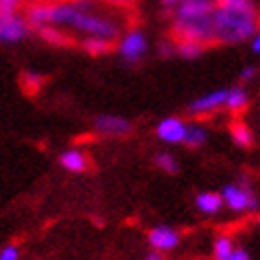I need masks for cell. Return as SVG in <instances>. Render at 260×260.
<instances>
[{"instance_id":"cell-19","label":"cell","mask_w":260,"mask_h":260,"mask_svg":"<svg viewBox=\"0 0 260 260\" xmlns=\"http://www.w3.org/2000/svg\"><path fill=\"white\" fill-rule=\"evenodd\" d=\"M235 241H233L229 235H218L214 241V260H229L233 254H235Z\"/></svg>"},{"instance_id":"cell-4","label":"cell","mask_w":260,"mask_h":260,"mask_svg":"<svg viewBox=\"0 0 260 260\" xmlns=\"http://www.w3.org/2000/svg\"><path fill=\"white\" fill-rule=\"evenodd\" d=\"M224 199V207L233 214H254L260 207V199L248 178H239L237 182H229L220 190Z\"/></svg>"},{"instance_id":"cell-15","label":"cell","mask_w":260,"mask_h":260,"mask_svg":"<svg viewBox=\"0 0 260 260\" xmlns=\"http://www.w3.org/2000/svg\"><path fill=\"white\" fill-rule=\"evenodd\" d=\"M152 163L157 170H161L163 174L167 176H176L180 172V163H178V157L174 152H167V150H161L152 157Z\"/></svg>"},{"instance_id":"cell-27","label":"cell","mask_w":260,"mask_h":260,"mask_svg":"<svg viewBox=\"0 0 260 260\" xmlns=\"http://www.w3.org/2000/svg\"><path fill=\"white\" fill-rule=\"evenodd\" d=\"M229 260H252V258H250V254H248V250H245V248H237L235 254H233Z\"/></svg>"},{"instance_id":"cell-14","label":"cell","mask_w":260,"mask_h":260,"mask_svg":"<svg viewBox=\"0 0 260 260\" xmlns=\"http://www.w3.org/2000/svg\"><path fill=\"white\" fill-rule=\"evenodd\" d=\"M250 104V95L248 91H245L243 85H235V87H229V95H226V110L231 112H241L248 108Z\"/></svg>"},{"instance_id":"cell-6","label":"cell","mask_w":260,"mask_h":260,"mask_svg":"<svg viewBox=\"0 0 260 260\" xmlns=\"http://www.w3.org/2000/svg\"><path fill=\"white\" fill-rule=\"evenodd\" d=\"M32 25L25 15L13 13V15H0V45H19L30 36Z\"/></svg>"},{"instance_id":"cell-7","label":"cell","mask_w":260,"mask_h":260,"mask_svg":"<svg viewBox=\"0 0 260 260\" xmlns=\"http://www.w3.org/2000/svg\"><path fill=\"white\" fill-rule=\"evenodd\" d=\"M93 129L104 138H127L134 132V123L121 114H95Z\"/></svg>"},{"instance_id":"cell-16","label":"cell","mask_w":260,"mask_h":260,"mask_svg":"<svg viewBox=\"0 0 260 260\" xmlns=\"http://www.w3.org/2000/svg\"><path fill=\"white\" fill-rule=\"evenodd\" d=\"M231 138H233V142H235V146H239V148H250L254 144L252 129L241 121H235L231 125Z\"/></svg>"},{"instance_id":"cell-29","label":"cell","mask_w":260,"mask_h":260,"mask_svg":"<svg viewBox=\"0 0 260 260\" xmlns=\"http://www.w3.org/2000/svg\"><path fill=\"white\" fill-rule=\"evenodd\" d=\"M159 3H161V5L165 7V9H170V11H174V9H176V7H178V5L182 3V0H159Z\"/></svg>"},{"instance_id":"cell-17","label":"cell","mask_w":260,"mask_h":260,"mask_svg":"<svg viewBox=\"0 0 260 260\" xmlns=\"http://www.w3.org/2000/svg\"><path fill=\"white\" fill-rule=\"evenodd\" d=\"M205 53V45L201 43H192V41H178L176 43V55L182 59H199Z\"/></svg>"},{"instance_id":"cell-13","label":"cell","mask_w":260,"mask_h":260,"mask_svg":"<svg viewBox=\"0 0 260 260\" xmlns=\"http://www.w3.org/2000/svg\"><path fill=\"white\" fill-rule=\"evenodd\" d=\"M210 140V129H207L203 123H188L186 127V138H184V144L186 148H201L207 144Z\"/></svg>"},{"instance_id":"cell-31","label":"cell","mask_w":260,"mask_h":260,"mask_svg":"<svg viewBox=\"0 0 260 260\" xmlns=\"http://www.w3.org/2000/svg\"><path fill=\"white\" fill-rule=\"evenodd\" d=\"M258 224H260V214H258Z\"/></svg>"},{"instance_id":"cell-10","label":"cell","mask_w":260,"mask_h":260,"mask_svg":"<svg viewBox=\"0 0 260 260\" xmlns=\"http://www.w3.org/2000/svg\"><path fill=\"white\" fill-rule=\"evenodd\" d=\"M148 245L154 252H174L180 245V233L170 224H157L148 231Z\"/></svg>"},{"instance_id":"cell-8","label":"cell","mask_w":260,"mask_h":260,"mask_svg":"<svg viewBox=\"0 0 260 260\" xmlns=\"http://www.w3.org/2000/svg\"><path fill=\"white\" fill-rule=\"evenodd\" d=\"M226 95H229V87L226 89H214V91H207V93L194 98L188 104V114L192 116H207V114H214L218 110H222L226 106Z\"/></svg>"},{"instance_id":"cell-20","label":"cell","mask_w":260,"mask_h":260,"mask_svg":"<svg viewBox=\"0 0 260 260\" xmlns=\"http://www.w3.org/2000/svg\"><path fill=\"white\" fill-rule=\"evenodd\" d=\"M38 34H41V38H43L45 43H49V45L63 47V45L70 43L68 32H63L61 28H53V25H45V28L38 30Z\"/></svg>"},{"instance_id":"cell-2","label":"cell","mask_w":260,"mask_h":260,"mask_svg":"<svg viewBox=\"0 0 260 260\" xmlns=\"http://www.w3.org/2000/svg\"><path fill=\"white\" fill-rule=\"evenodd\" d=\"M214 0H197V3H182L174 9L172 32L178 41H192L201 45L214 43L212 25Z\"/></svg>"},{"instance_id":"cell-9","label":"cell","mask_w":260,"mask_h":260,"mask_svg":"<svg viewBox=\"0 0 260 260\" xmlns=\"http://www.w3.org/2000/svg\"><path fill=\"white\" fill-rule=\"evenodd\" d=\"M186 127L188 123L180 116H165L157 123L154 127V136H157L163 144H184V138H186Z\"/></svg>"},{"instance_id":"cell-28","label":"cell","mask_w":260,"mask_h":260,"mask_svg":"<svg viewBox=\"0 0 260 260\" xmlns=\"http://www.w3.org/2000/svg\"><path fill=\"white\" fill-rule=\"evenodd\" d=\"M252 51H254V53L256 55H260V28H258V32L254 34V38H252Z\"/></svg>"},{"instance_id":"cell-1","label":"cell","mask_w":260,"mask_h":260,"mask_svg":"<svg viewBox=\"0 0 260 260\" xmlns=\"http://www.w3.org/2000/svg\"><path fill=\"white\" fill-rule=\"evenodd\" d=\"M102 0H41L25 11V19L34 30L53 25L61 30H72L83 38L95 36L104 41H119L123 36V21L116 13L104 9Z\"/></svg>"},{"instance_id":"cell-11","label":"cell","mask_w":260,"mask_h":260,"mask_svg":"<svg viewBox=\"0 0 260 260\" xmlns=\"http://www.w3.org/2000/svg\"><path fill=\"white\" fill-rule=\"evenodd\" d=\"M59 165H61V170H66L70 174H83L87 172V167H89V157H87V152L81 150V148H66L59 157H57Z\"/></svg>"},{"instance_id":"cell-12","label":"cell","mask_w":260,"mask_h":260,"mask_svg":"<svg viewBox=\"0 0 260 260\" xmlns=\"http://www.w3.org/2000/svg\"><path fill=\"white\" fill-rule=\"evenodd\" d=\"M194 210L203 216H218L224 210L222 194L214 192V190H201L197 197H194Z\"/></svg>"},{"instance_id":"cell-3","label":"cell","mask_w":260,"mask_h":260,"mask_svg":"<svg viewBox=\"0 0 260 260\" xmlns=\"http://www.w3.org/2000/svg\"><path fill=\"white\" fill-rule=\"evenodd\" d=\"M214 25V43L218 45H241L254 38L260 28L258 7L250 9H229L216 7L212 13Z\"/></svg>"},{"instance_id":"cell-18","label":"cell","mask_w":260,"mask_h":260,"mask_svg":"<svg viewBox=\"0 0 260 260\" xmlns=\"http://www.w3.org/2000/svg\"><path fill=\"white\" fill-rule=\"evenodd\" d=\"M81 47L83 51H87L89 55H106L108 51L112 49V43L110 41H104V38H95V36H89V38H83L81 41Z\"/></svg>"},{"instance_id":"cell-24","label":"cell","mask_w":260,"mask_h":260,"mask_svg":"<svg viewBox=\"0 0 260 260\" xmlns=\"http://www.w3.org/2000/svg\"><path fill=\"white\" fill-rule=\"evenodd\" d=\"M256 74H258V68L256 66H243L241 72H239V81L241 83H250L256 79Z\"/></svg>"},{"instance_id":"cell-5","label":"cell","mask_w":260,"mask_h":260,"mask_svg":"<svg viewBox=\"0 0 260 260\" xmlns=\"http://www.w3.org/2000/svg\"><path fill=\"white\" fill-rule=\"evenodd\" d=\"M116 51L125 63H138L148 53V36L144 30L132 28L127 30L119 41H116Z\"/></svg>"},{"instance_id":"cell-23","label":"cell","mask_w":260,"mask_h":260,"mask_svg":"<svg viewBox=\"0 0 260 260\" xmlns=\"http://www.w3.org/2000/svg\"><path fill=\"white\" fill-rule=\"evenodd\" d=\"M23 0H0V15H13L19 13Z\"/></svg>"},{"instance_id":"cell-22","label":"cell","mask_w":260,"mask_h":260,"mask_svg":"<svg viewBox=\"0 0 260 260\" xmlns=\"http://www.w3.org/2000/svg\"><path fill=\"white\" fill-rule=\"evenodd\" d=\"M0 260H21V250L17 243H7L0 248Z\"/></svg>"},{"instance_id":"cell-21","label":"cell","mask_w":260,"mask_h":260,"mask_svg":"<svg viewBox=\"0 0 260 260\" xmlns=\"http://www.w3.org/2000/svg\"><path fill=\"white\" fill-rule=\"evenodd\" d=\"M43 74H38V72H32V70H28V72H23L21 74V85L30 91V93H34V91H38L43 87Z\"/></svg>"},{"instance_id":"cell-25","label":"cell","mask_w":260,"mask_h":260,"mask_svg":"<svg viewBox=\"0 0 260 260\" xmlns=\"http://www.w3.org/2000/svg\"><path fill=\"white\" fill-rule=\"evenodd\" d=\"M104 5H108L110 9H132L138 0H102Z\"/></svg>"},{"instance_id":"cell-30","label":"cell","mask_w":260,"mask_h":260,"mask_svg":"<svg viewBox=\"0 0 260 260\" xmlns=\"http://www.w3.org/2000/svg\"><path fill=\"white\" fill-rule=\"evenodd\" d=\"M144 260H165V256L161 254V252H154V250H150L148 254H146V258Z\"/></svg>"},{"instance_id":"cell-26","label":"cell","mask_w":260,"mask_h":260,"mask_svg":"<svg viewBox=\"0 0 260 260\" xmlns=\"http://www.w3.org/2000/svg\"><path fill=\"white\" fill-rule=\"evenodd\" d=\"M159 53H161V57H172V55H176V43H170V41L161 43Z\"/></svg>"}]
</instances>
